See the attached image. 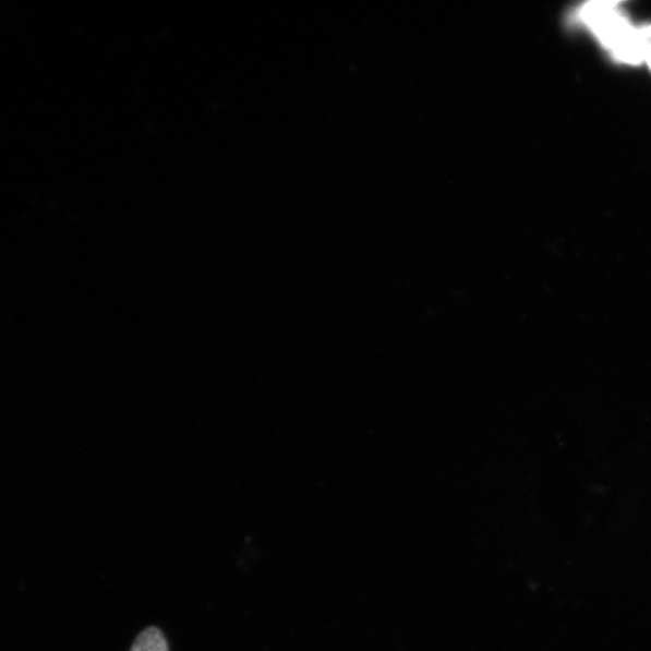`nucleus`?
I'll use <instances>...</instances> for the list:
<instances>
[{
    "instance_id": "obj_1",
    "label": "nucleus",
    "mask_w": 651,
    "mask_h": 651,
    "mask_svg": "<svg viewBox=\"0 0 651 651\" xmlns=\"http://www.w3.org/2000/svg\"><path fill=\"white\" fill-rule=\"evenodd\" d=\"M578 21L586 25L612 52L625 39L631 36L636 27L622 13L619 3L591 2L578 10Z\"/></svg>"
},
{
    "instance_id": "obj_2",
    "label": "nucleus",
    "mask_w": 651,
    "mask_h": 651,
    "mask_svg": "<svg viewBox=\"0 0 651 651\" xmlns=\"http://www.w3.org/2000/svg\"><path fill=\"white\" fill-rule=\"evenodd\" d=\"M131 651H168L165 635L157 627H147L136 637Z\"/></svg>"
},
{
    "instance_id": "obj_3",
    "label": "nucleus",
    "mask_w": 651,
    "mask_h": 651,
    "mask_svg": "<svg viewBox=\"0 0 651 651\" xmlns=\"http://www.w3.org/2000/svg\"><path fill=\"white\" fill-rule=\"evenodd\" d=\"M641 31L643 33L644 38L651 45V25L647 26V27H642Z\"/></svg>"
},
{
    "instance_id": "obj_4",
    "label": "nucleus",
    "mask_w": 651,
    "mask_h": 651,
    "mask_svg": "<svg viewBox=\"0 0 651 651\" xmlns=\"http://www.w3.org/2000/svg\"><path fill=\"white\" fill-rule=\"evenodd\" d=\"M644 62L649 65L650 71H651V45H650V47H649V49L647 51V56H646V61Z\"/></svg>"
}]
</instances>
